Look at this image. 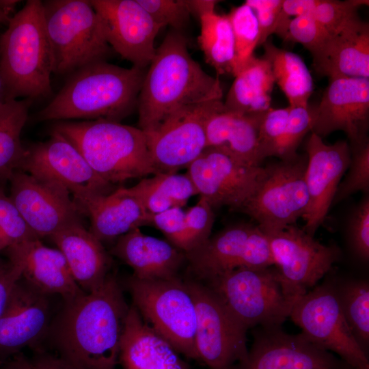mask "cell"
Wrapping results in <instances>:
<instances>
[{
    "instance_id": "cell-44",
    "label": "cell",
    "mask_w": 369,
    "mask_h": 369,
    "mask_svg": "<svg viewBox=\"0 0 369 369\" xmlns=\"http://www.w3.org/2000/svg\"><path fill=\"white\" fill-rule=\"evenodd\" d=\"M347 236L355 256L364 262L369 259V195L364 194L347 223Z\"/></svg>"
},
{
    "instance_id": "cell-17",
    "label": "cell",
    "mask_w": 369,
    "mask_h": 369,
    "mask_svg": "<svg viewBox=\"0 0 369 369\" xmlns=\"http://www.w3.org/2000/svg\"><path fill=\"white\" fill-rule=\"evenodd\" d=\"M187 169L198 195L213 208L228 206L238 211L255 189L263 167L241 163L208 147Z\"/></svg>"
},
{
    "instance_id": "cell-1",
    "label": "cell",
    "mask_w": 369,
    "mask_h": 369,
    "mask_svg": "<svg viewBox=\"0 0 369 369\" xmlns=\"http://www.w3.org/2000/svg\"><path fill=\"white\" fill-rule=\"evenodd\" d=\"M130 306L115 275L66 301L55 327L58 355L76 369H115Z\"/></svg>"
},
{
    "instance_id": "cell-30",
    "label": "cell",
    "mask_w": 369,
    "mask_h": 369,
    "mask_svg": "<svg viewBox=\"0 0 369 369\" xmlns=\"http://www.w3.org/2000/svg\"><path fill=\"white\" fill-rule=\"evenodd\" d=\"M274 85L269 62L254 55L234 76L223 107L241 114L264 113L271 108Z\"/></svg>"
},
{
    "instance_id": "cell-8",
    "label": "cell",
    "mask_w": 369,
    "mask_h": 369,
    "mask_svg": "<svg viewBox=\"0 0 369 369\" xmlns=\"http://www.w3.org/2000/svg\"><path fill=\"white\" fill-rule=\"evenodd\" d=\"M204 282L247 330L281 327L293 306L283 293L274 266L237 268Z\"/></svg>"
},
{
    "instance_id": "cell-53",
    "label": "cell",
    "mask_w": 369,
    "mask_h": 369,
    "mask_svg": "<svg viewBox=\"0 0 369 369\" xmlns=\"http://www.w3.org/2000/svg\"><path fill=\"white\" fill-rule=\"evenodd\" d=\"M5 100H6L5 85L0 64V103Z\"/></svg>"
},
{
    "instance_id": "cell-29",
    "label": "cell",
    "mask_w": 369,
    "mask_h": 369,
    "mask_svg": "<svg viewBox=\"0 0 369 369\" xmlns=\"http://www.w3.org/2000/svg\"><path fill=\"white\" fill-rule=\"evenodd\" d=\"M90 218V232L101 243L120 236L143 226H150V215L131 188L119 187L100 195L83 209Z\"/></svg>"
},
{
    "instance_id": "cell-35",
    "label": "cell",
    "mask_w": 369,
    "mask_h": 369,
    "mask_svg": "<svg viewBox=\"0 0 369 369\" xmlns=\"http://www.w3.org/2000/svg\"><path fill=\"white\" fill-rule=\"evenodd\" d=\"M345 320L356 340L367 353L369 344V284L365 279L336 284Z\"/></svg>"
},
{
    "instance_id": "cell-40",
    "label": "cell",
    "mask_w": 369,
    "mask_h": 369,
    "mask_svg": "<svg viewBox=\"0 0 369 369\" xmlns=\"http://www.w3.org/2000/svg\"><path fill=\"white\" fill-rule=\"evenodd\" d=\"M0 238L4 249L39 238L29 228L10 196L0 185Z\"/></svg>"
},
{
    "instance_id": "cell-24",
    "label": "cell",
    "mask_w": 369,
    "mask_h": 369,
    "mask_svg": "<svg viewBox=\"0 0 369 369\" xmlns=\"http://www.w3.org/2000/svg\"><path fill=\"white\" fill-rule=\"evenodd\" d=\"M316 73L329 79H369V25L357 15L312 55Z\"/></svg>"
},
{
    "instance_id": "cell-11",
    "label": "cell",
    "mask_w": 369,
    "mask_h": 369,
    "mask_svg": "<svg viewBox=\"0 0 369 369\" xmlns=\"http://www.w3.org/2000/svg\"><path fill=\"white\" fill-rule=\"evenodd\" d=\"M266 235L283 293L292 305L341 257L337 245L320 243L295 224Z\"/></svg>"
},
{
    "instance_id": "cell-34",
    "label": "cell",
    "mask_w": 369,
    "mask_h": 369,
    "mask_svg": "<svg viewBox=\"0 0 369 369\" xmlns=\"http://www.w3.org/2000/svg\"><path fill=\"white\" fill-rule=\"evenodd\" d=\"M200 34L198 43L206 62L218 74L235 75V47L233 32L227 14L215 11L199 17Z\"/></svg>"
},
{
    "instance_id": "cell-42",
    "label": "cell",
    "mask_w": 369,
    "mask_h": 369,
    "mask_svg": "<svg viewBox=\"0 0 369 369\" xmlns=\"http://www.w3.org/2000/svg\"><path fill=\"white\" fill-rule=\"evenodd\" d=\"M290 107L270 108L263 115L258 131V153L262 162L266 158L275 156L282 138L289 114Z\"/></svg>"
},
{
    "instance_id": "cell-13",
    "label": "cell",
    "mask_w": 369,
    "mask_h": 369,
    "mask_svg": "<svg viewBox=\"0 0 369 369\" xmlns=\"http://www.w3.org/2000/svg\"><path fill=\"white\" fill-rule=\"evenodd\" d=\"M18 170L65 187L81 213L94 198L109 193L111 187L70 141L54 130L46 141L26 148Z\"/></svg>"
},
{
    "instance_id": "cell-52",
    "label": "cell",
    "mask_w": 369,
    "mask_h": 369,
    "mask_svg": "<svg viewBox=\"0 0 369 369\" xmlns=\"http://www.w3.org/2000/svg\"><path fill=\"white\" fill-rule=\"evenodd\" d=\"M2 369H32L31 362L21 357H16L8 363Z\"/></svg>"
},
{
    "instance_id": "cell-9",
    "label": "cell",
    "mask_w": 369,
    "mask_h": 369,
    "mask_svg": "<svg viewBox=\"0 0 369 369\" xmlns=\"http://www.w3.org/2000/svg\"><path fill=\"white\" fill-rule=\"evenodd\" d=\"M307 163L306 154L297 153L263 167L255 189L238 212L256 221L265 234L295 224L308 204Z\"/></svg>"
},
{
    "instance_id": "cell-37",
    "label": "cell",
    "mask_w": 369,
    "mask_h": 369,
    "mask_svg": "<svg viewBox=\"0 0 369 369\" xmlns=\"http://www.w3.org/2000/svg\"><path fill=\"white\" fill-rule=\"evenodd\" d=\"M351 159L344 178L340 182L332 205L336 204L355 193H369V141L368 139L348 144Z\"/></svg>"
},
{
    "instance_id": "cell-20",
    "label": "cell",
    "mask_w": 369,
    "mask_h": 369,
    "mask_svg": "<svg viewBox=\"0 0 369 369\" xmlns=\"http://www.w3.org/2000/svg\"><path fill=\"white\" fill-rule=\"evenodd\" d=\"M369 79H329L320 102L314 107L312 133L320 137L341 131L348 144L368 139Z\"/></svg>"
},
{
    "instance_id": "cell-38",
    "label": "cell",
    "mask_w": 369,
    "mask_h": 369,
    "mask_svg": "<svg viewBox=\"0 0 369 369\" xmlns=\"http://www.w3.org/2000/svg\"><path fill=\"white\" fill-rule=\"evenodd\" d=\"M289 107L287 124L275 154L279 159L296 155L299 146L313 126L314 107L308 104Z\"/></svg>"
},
{
    "instance_id": "cell-50",
    "label": "cell",
    "mask_w": 369,
    "mask_h": 369,
    "mask_svg": "<svg viewBox=\"0 0 369 369\" xmlns=\"http://www.w3.org/2000/svg\"><path fill=\"white\" fill-rule=\"evenodd\" d=\"M191 14L198 17L202 14L215 11V5L218 3L214 0H187Z\"/></svg>"
},
{
    "instance_id": "cell-12",
    "label": "cell",
    "mask_w": 369,
    "mask_h": 369,
    "mask_svg": "<svg viewBox=\"0 0 369 369\" xmlns=\"http://www.w3.org/2000/svg\"><path fill=\"white\" fill-rule=\"evenodd\" d=\"M184 283L195 307L200 361L209 369H233L247 357V329L206 284L194 280Z\"/></svg>"
},
{
    "instance_id": "cell-26",
    "label": "cell",
    "mask_w": 369,
    "mask_h": 369,
    "mask_svg": "<svg viewBox=\"0 0 369 369\" xmlns=\"http://www.w3.org/2000/svg\"><path fill=\"white\" fill-rule=\"evenodd\" d=\"M119 364L122 369H189L178 353L143 320L133 304L121 338Z\"/></svg>"
},
{
    "instance_id": "cell-21",
    "label": "cell",
    "mask_w": 369,
    "mask_h": 369,
    "mask_svg": "<svg viewBox=\"0 0 369 369\" xmlns=\"http://www.w3.org/2000/svg\"><path fill=\"white\" fill-rule=\"evenodd\" d=\"M305 150L308 204L302 217L305 222L303 229L314 236L332 206L338 187L348 167L351 152L347 141L326 144L314 133L307 141Z\"/></svg>"
},
{
    "instance_id": "cell-45",
    "label": "cell",
    "mask_w": 369,
    "mask_h": 369,
    "mask_svg": "<svg viewBox=\"0 0 369 369\" xmlns=\"http://www.w3.org/2000/svg\"><path fill=\"white\" fill-rule=\"evenodd\" d=\"M329 36L327 31L309 14L290 20L284 41L299 43L312 55Z\"/></svg>"
},
{
    "instance_id": "cell-32",
    "label": "cell",
    "mask_w": 369,
    "mask_h": 369,
    "mask_svg": "<svg viewBox=\"0 0 369 369\" xmlns=\"http://www.w3.org/2000/svg\"><path fill=\"white\" fill-rule=\"evenodd\" d=\"M130 188L150 215L182 208L191 197L198 195L187 173L155 174L150 178H142Z\"/></svg>"
},
{
    "instance_id": "cell-28",
    "label": "cell",
    "mask_w": 369,
    "mask_h": 369,
    "mask_svg": "<svg viewBox=\"0 0 369 369\" xmlns=\"http://www.w3.org/2000/svg\"><path fill=\"white\" fill-rule=\"evenodd\" d=\"M64 255L75 282L85 292L100 287L109 275L111 259L102 243L82 223L50 236Z\"/></svg>"
},
{
    "instance_id": "cell-36",
    "label": "cell",
    "mask_w": 369,
    "mask_h": 369,
    "mask_svg": "<svg viewBox=\"0 0 369 369\" xmlns=\"http://www.w3.org/2000/svg\"><path fill=\"white\" fill-rule=\"evenodd\" d=\"M227 16L234 36L236 75L258 46V24L254 12L245 3L232 8Z\"/></svg>"
},
{
    "instance_id": "cell-10",
    "label": "cell",
    "mask_w": 369,
    "mask_h": 369,
    "mask_svg": "<svg viewBox=\"0 0 369 369\" xmlns=\"http://www.w3.org/2000/svg\"><path fill=\"white\" fill-rule=\"evenodd\" d=\"M289 317L315 345L336 353L352 369H369L368 354L342 312L336 284L325 282L312 288L295 303Z\"/></svg>"
},
{
    "instance_id": "cell-3",
    "label": "cell",
    "mask_w": 369,
    "mask_h": 369,
    "mask_svg": "<svg viewBox=\"0 0 369 369\" xmlns=\"http://www.w3.org/2000/svg\"><path fill=\"white\" fill-rule=\"evenodd\" d=\"M146 71L105 61L84 66L71 73L57 94L39 111L37 119L119 122L137 107Z\"/></svg>"
},
{
    "instance_id": "cell-47",
    "label": "cell",
    "mask_w": 369,
    "mask_h": 369,
    "mask_svg": "<svg viewBox=\"0 0 369 369\" xmlns=\"http://www.w3.org/2000/svg\"><path fill=\"white\" fill-rule=\"evenodd\" d=\"M245 3L254 12L259 29L258 46L268 40L273 31L282 10L283 0H246Z\"/></svg>"
},
{
    "instance_id": "cell-27",
    "label": "cell",
    "mask_w": 369,
    "mask_h": 369,
    "mask_svg": "<svg viewBox=\"0 0 369 369\" xmlns=\"http://www.w3.org/2000/svg\"><path fill=\"white\" fill-rule=\"evenodd\" d=\"M265 112L238 113L226 110L221 102L205 120L207 148L219 150L241 163L261 166L258 131Z\"/></svg>"
},
{
    "instance_id": "cell-33",
    "label": "cell",
    "mask_w": 369,
    "mask_h": 369,
    "mask_svg": "<svg viewBox=\"0 0 369 369\" xmlns=\"http://www.w3.org/2000/svg\"><path fill=\"white\" fill-rule=\"evenodd\" d=\"M31 99H11L0 103V185L18 169L26 148L20 134L28 117Z\"/></svg>"
},
{
    "instance_id": "cell-7",
    "label": "cell",
    "mask_w": 369,
    "mask_h": 369,
    "mask_svg": "<svg viewBox=\"0 0 369 369\" xmlns=\"http://www.w3.org/2000/svg\"><path fill=\"white\" fill-rule=\"evenodd\" d=\"M126 287L143 320L178 353L200 361L195 307L184 282L178 277L143 280L132 275Z\"/></svg>"
},
{
    "instance_id": "cell-31",
    "label": "cell",
    "mask_w": 369,
    "mask_h": 369,
    "mask_svg": "<svg viewBox=\"0 0 369 369\" xmlns=\"http://www.w3.org/2000/svg\"><path fill=\"white\" fill-rule=\"evenodd\" d=\"M262 46V57L269 62L275 83L286 97L289 106L308 105L314 89L313 79L303 59L269 40Z\"/></svg>"
},
{
    "instance_id": "cell-41",
    "label": "cell",
    "mask_w": 369,
    "mask_h": 369,
    "mask_svg": "<svg viewBox=\"0 0 369 369\" xmlns=\"http://www.w3.org/2000/svg\"><path fill=\"white\" fill-rule=\"evenodd\" d=\"M214 221L213 208L202 197L185 211V254L197 249L208 240Z\"/></svg>"
},
{
    "instance_id": "cell-49",
    "label": "cell",
    "mask_w": 369,
    "mask_h": 369,
    "mask_svg": "<svg viewBox=\"0 0 369 369\" xmlns=\"http://www.w3.org/2000/svg\"><path fill=\"white\" fill-rule=\"evenodd\" d=\"M32 369H76L57 355L40 353L31 361Z\"/></svg>"
},
{
    "instance_id": "cell-14",
    "label": "cell",
    "mask_w": 369,
    "mask_h": 369,
    "mask_svg": "<svg viewBox=\"0 0 369 369\" xmlns=\"http://www.w3.org/2000/svg\"><path fill=\"white\" fill-rule=\"evenodd\" d=\"M185 256L191 270L204 281L237 268L273 266L266 235L251 223L227 227Z\"/></svg>"
},
{
    "instance_id": "cell-25",
    "label": "cell",
    "mask_w": 369,
    "mask_h": 369,
    "mask_svg": "<svg viewBox=\"0 0 369 369\" xmlns=\"http://www.w3.org/2000/svg\"><path fill=\"white\" fill-rule=\"evenodd\" d=\"M111 253L143 280L172 279L187 260L185 254L169 242L144 234L135 228L116 239Z\"/></svg>"
},
{
    "instance_id": "cell-5",
    "label": "cell",
    "mask_w": 369,
    "mask_h": 369,
    "mask_svg": "<svg viewBox=\"0 0 369 369\" xmlns=\"http://www.w3.org/2000/svg\"><path fill=\"white\" fill-rule=\"evenodd\" d=\"M53 130L70 141L94 171L112 185L157 174L139 128L96 120L61 122Z\"/></svg>"
},
{
    "instance_id": "cell-22",
    "label": "cell",
    "mask_w": 369,
    "mask_h": 369,
    "mask_svg": "<svg viewBox=\"0 0 369 369\" xmlns=\"http://www.w3.org/2000/svg\"><path fill=\"white\" fill-rule=\"evenodd\" d=\"M31 285L16 282L0 316V357L35 343L46 328L49 304Z\"/></svg>"
},
{
    "instance_id": "cell-2",
    "label": "cell",
    "mask_w": 369,
    "mask_h": 369,
    "mask_svg": "<svg viewBox=\"0 0 369 369\" xmlns=\"http://www.w3.org/2000/svg\"><path fill=\"white\" fill-rule=\"evenodd\" d=\"M148 66L137 103L138 128L144 132L179 109L222 100L219 79L192 58L182 32L172 29Z\"/></svg>"
},
{
    "instance_id": "cell-18",
    "label": "cell",
    "mask_w": 369,
    "mask_h": 369,
    "mask_svg": "<svg viewBox=\"0 0 369 369\" xmlns=\"http://www.w3.org/2000/svg\"><path fill=\"white\" fill-rule=\"evenodd\" d=\"M98 14L106 40L113 51L146 69L152 60L154 40L162 28L137 0H90Z\"/></svg>"
},
{
    "instance_id": "cell-6",
    "label": "cell",
    "mask_w": 369,
    "mask_h": 369,
    "mask_svg": "<svg viewBox=\"0 0 369 369\" xmlns=\"http://www.w3.org/2000/svg\"><path fill=\"white\" fill-rule=\"evenodd\" d=\"M42 5L53 73L71 74L87 64L105 61L113 50L90 1L48 0Z\"/></svg>"
},
{
    "instance_id": "cell-15",
    "label": "cell",
    "mask_w": 369,
    "mask_h": 369,
    "mask_svg": "<svg viewBox=\"0 0 369 369\" xmlns=\"http://www.w3.org/2000/svg\"><path fill=\"white\" fill-rule=\"evenodd\" d=\"M221 102L182 108L144 132L157 174L177 173L187 168L207 148L205 120Z\"/></svg>"
},
{
    "instance_id": "cell-43",
    "label": "cell",
    "mask_w": 369,
    "mask_h": 369,
    "mask_svg": "<svg viewBox=\"0 0 369 369\" xmlns=\"http://www.w3.org/2000/svg\"><path fill=\"white\" fill-rule=\"evenodd\" d=\"M154 21L161 26H170L182 32L188 25L191 11L187 0H137Z\"/></svg>"
},
{
    "instance_id": "cell-19",
    "label": "cell",
    "mask_w": 369,
    "mask_h": 369,
    "mask_svg": "<svg viewBox=\"0 0 369 369\" xmlns=\"http://www.w3.org/2000/svg\"><path fill=\"white\" fill-rule=\"evenodd\" d=\"M253 335L246 360L233 369H352L302 333L289 334L281 327H258Z\"/></svg>"
},
{
    "instance_id": "cell-46",
    "label": "cell",
    "mask_w": 369,
    "mask_h": 369,
    "mask_svg": "<svg viewBox=\"0 0 369 369\" xmlns=\"http://www.w3.org/2000/svg\"><path fill=\"white\" fill-rule=\"evenodd\" d=\"M150 226L160 230L168 242L184 253L186 241L185 211L172 208L150 215Z\"/></svg>"
},
{
    "instance_id": "cell-39",
    "label": "cell",
    "mask_w": 369,
    "mask_h": 369,
    "mask_svg": "<svg viewBox=\"0 0 369 369\" xmlns=\"http://www.w3.org/2000/svg\"><path fill=\"white\" fill-rule=\"evenodd\" d=\"M368 0H319L311 14L331 36L336 33L358 15L357 10L368 6Z\"/></svg>"
},
{
    "instance_id": "cell-23",
    "label": "cell",
    "mask_w": 369,
    "mask_h": 369,
    "mask_svg": "<svg viewBox=\"0 0 369 369\" xmlns=\"http://www.w3.org/2000/svg\"><path fill=\"white\" fill-rule=\"evenodd\" d=\"M10 262L19 266L22 277L40 292L57 294L65 301L84 292L75 282L67 262L58 249L35 238L8 247Z\"/></svg>"
},
{
    "instance_id": "cell-48",
    "label": "cell",
    "mask_w": 369,
    "mask_h": 369,
    "mask_svg": "<svg viewBox=\"0 0 369 369\" xmlns=\"http://www.w3.org/2000/svg\"><path fill=\"white\" fill-rule=\"evenodd\" d=\"M22 278L19 266L9 262L8 265L0 263V316L4 310L14 286Z\"/></svg>"
},
{
    "instance_id": "cell-16",
    "label": "cell",
    "mask_w": 369,
    "mask_h": 369,
    "mask_svg": "<svg viewBox=\"0 0 369 369\" xmlns=\"http://www.w3.org/2000/svg\"><path fill=\"white\" fill-rule=\"evenodd\" d=\"M8 181L10 197L39 238L81 223V210L69 191L60 184L20 170L15 171Z\"/></svg>"
},
{
    "instance_id": "cell-51",
    "label": "cell",
    "mask_w": 369,
    "mask_h": 369,
    "mask_svg": "<svg viewBox=\"0 0 369 369\" xmlns=\"http://www.w3.org/2000/svg\"><path fill=\"white\" fill-rule=\"evenodd\" d=\"M18 1L0 0V23L9 21L10 13L13 12Z\"/></svg>"
},
{
    "instance_id": "cell-4",
    "label": "cell",
    "mask_w": 369,
    "mask_h": 369,
    "mask_svg": "<svg viewBox=\"0 0 369 369\" xmlns=\"http://www.w3.org/2000/svg\"><path fill=\"white\" fill-rule=\"evenodd\" d=\"M0 64L6 100L46 97L53 62L40 0H28L0 36Z\"/></svg>"
}]
</instances>
